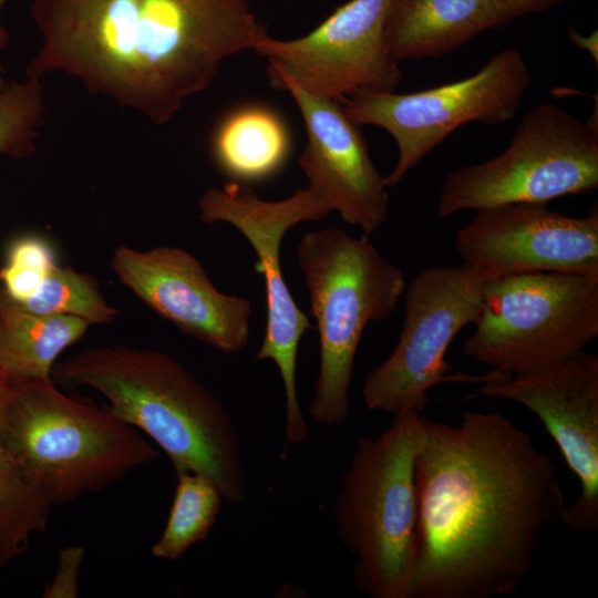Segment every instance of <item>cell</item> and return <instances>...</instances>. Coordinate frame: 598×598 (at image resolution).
Returning a JSON list of instances; mask_svg holds the SVG:
<instances>
[{"instance_id":"cell-1","label":"cell","mask_w":598,"mask_h":598,"mask_svg":"<svg viewBox=\"0 0 598 598\" xmlns=\"http://www.w3.org/2000/svg\"><path fill=\"white\" fill-rule=\"evenodd\" d=\"M415 486L409 598L514 592L566 506L551 457L499 412L452 425L421 415Z\"/></svg>"},{"instance_id":"cell-2","label":"cell","mask_w":598,"mask_h":598,"mask_svg":"<svg viewBox=\"0 0 598 598\" xmlns=\"http://www.w3.org/2000/svg\"><path fill=\"white\" fill-rule=\"evenodd\" d=\"M31 16L28 76L65 73L158 125L266 34L248 0H33Z\"/></svg>"},{"instance_id":"cell-3","label":"cell","mask_w":598,"mask_h":598,"mask_svg":"<svg viewBox=\"0 0 598 598\" xmlns=\"http://www.w3.org/2000/svg\"><path fill=\"white\" fill-rule=\"evenodd\" d=\"M63 389L91 388L109 410L169 458L176 475L212 481L224 501L243 505L248 481L235 423L223 403L169 354L126 344L99 346L58 360Z\"/></svg>"},{"instance_id":"cell-4","label":"cell","mask_w":598,"mask_h":598,"mask_svg":"<svg viewBox=\"0 0 598 598\" xmlns=\"http://www.w3.org/2000/svg\"><path fill=\"white\" fill-rule=\"evenodd\" d=\"M0 439L52 506L121 481L156 458L136 429L52 378H9L0 394Z\"/></svg>"},{"instance_id":"cell-5","label":"cell","mask_w":598,"mask_h":598,"mask_svg":"<svg viewBox=\"0 0 598 598\" xmlns=\"http://www.w3.org/2000/svg\"><path fill=\"white\" fill-rule=\"evenodd\" d=\"M297 261L319 334V370L308 405L315 423L340 426L350 415V384L363 332L403 297V271L369 237L339 227L306 233Z\"/></svg>"},{"instance_id":"cell-6","label":"cell","mask_w":598,"mask_h":598,"mask_svg":"<svg viewBox=\"0 0 598 598\" xmlns=\"http://www.w3.org/2000/svg\"><path fill=\"white\" fill-rule=\"evenodd\" d=\"M421 415L396 414L382 433L357 442L333 504L338 536L355 558L354 581L372 598L410 595Z\"/></svg>"},{"instance_id":"cell-7","label":"cell","mask_w":598,"mask_h":598,"mask_svg":"<svg viewBox=\"0 0 598 598\" xmlns=\"http://www.w3.org/2000/svg\"><path fill=\"white\" fill-rule=\"evenodd\" d=\"M463 353L509 375L575 357L598 336V277L530 272L491 279Z\"/></svg>"},{"instance_id":"cell-8","label":"cell","mask_w":598,"mask_h":598,"mask_svg":"<svg viewBox=\"0 0 598 598\" xmlns=\"http://www.w3.org/2000/svg\"><path fill=\"white\" fill-rule=\"evenodd\" d=\"M598 187V128L553 103L519 121L498 155L451 172L437 204L440 217L508 204H542Z\"/></svg>"},{"instance_id":"cell-9","label":"cell","mask_w":598,"mask_h":598,"mask_svg":"<svg viewBox=\"0 0 598 598\" xmlns=\"http://www.w3.org/2000/svg\"><path fill=\"white\" fill-rule=\"evenodd\" d=\"M492 278L462 264L419 272L404 291V320L390 355L372 369L362 386L368 410L393 416L422 413L430 391L443 383L483 384L511 377L492 370L481 375L451 371L445 355L454 338L473 324Z\"/></svg>"},{"instance_id":"cell-10","label":"cell","mask_w":598,"mask_h":598,"mask_svg":"<svg viewBox=\"0 0 598 598\" xmlns=\"http://www.w3.org/2000/svg\"><path fill=\"white\" fill-rule=\"evenodd\" d=\"M198 208L203 221L226 223L236 228L257 256L255 270L265 279L267 311L256 360L276 364L285 395V444L299 445L308 439L309 426L297 392V357L311 322L286 283L280 250L286 234L296 225L321 220L330 212L308 187L271 202L259 198L249 185L230 181L206 190Z\"/></svg>"},{"instance_id":"cell-11","label":"cell","mask_w":598,"mask_h":598,"mask_svg":"<svg viewBox=\"0 0 598 598\" xmlns=\"http://www.w3.org/2000/svg\"><path fill=\"white\" fill-rule=\"evenodd\" d=\"M529 82L523 54L508 48L465 79L411 93L359 92L340 104L357 125H375L393 137L398 158L385 181L394 187L462 125L513 120Z\"/></svg>"},{"instance_id":"cell-12","label":"cell","mask_w":598,"mask_h":598,"mask_svg":"<svg viewBox=\"0 0 598 598\" xmlns=\"http://www.w3.org/2000/svg\"><path fill=\"white\" fill-rule=\"evenodd\" d=\"M390 2L350 0L306 35L278 40L266 33L252 51L267 60L277 90L291 83L338 103L359 92H394L402 71L385 43Z\"/></svg>"},{"instance_id":"cell-13","label":"cell","mask_w":598,"mask_h":598,"mask_svg":"<svg viewBox=\"0 0 598 598\" xmlns=\"http://www.w3.org/2000/svg\"><path fill=\"white\" fill-rule=\"evenodd\" d=\"M478 392L518 403L543 422L580 493L566 505L560 522L574 534L598 529V355L581 353L564 361L486 382Z\"/></svg>"},{"instance_id":"cell-14","label":"cell","mask_w":598,"mask_h":598,"mask_svg":"<svg viewBox=\"0 0 598 598\" xmlns=\"http://www.w3.org/2000/svg\"><path fill=\"white\" fill-rule=\"evenodd\" d=\"M463 264L496 279L530 272L598 277V212L573 217L542 204H508L476 210L458 229Z\"/></svg>"},{"instance_id":"cell-15","label":"cell","mask_w":598,"mask_h":598,"mask_svg":"<svg viewBox=\"0 0 598 598\" xmlns=\"http://www.w3.org/2000/svg\"><path fill=\"white\" fill-rule=\"evenodd\" d=\"M120 281L183 334L229 355L250 337L251 303L217 289L202 262L175 246L138 250L120 245L111 258Z\"/></svg>"},{"instance_id":"cell-16","label":"cell","mask_w":598,"mask_h":598,"mask_svg":"<svg viewBox=\"0 0 598 598\" xmlns=\"http://www.w3.org/2000/svg\"><path fill=\"white\" fill-rule=\"evenodd\" d=\"M280 91L295 100L307 135L299 165L307 186L341 219L369 237L385 221L389 194L385 176L373 164L360 126L340 103L313 96L291 83Z\"/></svg>"},{"instance_id":"cell-17","label":"cell","mask_w":598,"mask_h":598,"mask_svg":"<svg viewBox=\"0 0 598 598\" xmlns=\"http://www.w3.org/2000/svg\"><path fill=\"white\" fill-rule=\"evenodd\" d=\"M518 17L502 0H391L385 43L399 63L437 59Z\"/></svg>"},{"instance_id":"cell-18","label":"cell","mask_w":598,"mask_h":598,"mask_svg":"<svg viewBox=\"0 0 598 598\" xmlns=\"http://www.w3.org/2000/svg\"><path fill=\"white\" fill-rule=\"evenodd\" d=\"M210 155L230 182L245 185L279 174L291 155V135L282 116L270 106L247 102L217 121L210 135Z\"/></svg>"},{"instance_id":"cell-19","label":"cell","mask_w":598,"mask_h":598,"mask_svg":"<svg viewBox=\"0 0 598 598\" xmlns=\"http://www.w3.org/2000/svg\"><path fill=\"white\" fill-rule=\"evenodd\" d=\"M90 326L78 317L28 312L0 286V371L9 378H52L59 357Z\"/></svg>"},{"instance_id":"cell-20","label":"cell","mask_w":598,"mask_h":598,"mask_svg":"<svg viewBox=\"0 0 598 598\" xmlns=\"http://www.w3.org/2000/svg\"><path fill=\"white\" fill-rule=\"evenodd\" d=\"M4 378L0 371V394ZM52 507L0 439V568L20 557L32 536L48 528Z\"/></svg>"},{"instance_id":"cell-21","label":"cell","mask_w":598,"mask_h":598,"mask_svg":"<svg viewBox=\"0 0 598 598\" xmlns=\"http://www.w3.org/2000/svg\"><path fill=\"white\" fill-rule=\"evenodd\" d=\"M224 498L203 475L177 474V484L165 527L151 551L154 557L175 561L203 542L214 527Z\"/></svg>"},{"instance_id":"cell-22","label":"cell","mask_w":598,"mask_h":598,"mask_svg":"<svg viewBox=\"0 0 598 598\" xmlns=\"http://www.w3.org/2000/svg\"><path fill=\"white\" fill-rule=\"evenodd\" d=\"M12 302L31 313L78 317L90 324H110L117 316L92 275L61 265L51 270L29 298Z\"/></svg>"},{"instance_id":"cell-23","label":"cell","mask_w":598,"mask_h":598,"mask_svg":"<svg viewBox=\"0 0 598 598\" xmlns=\"http://www.w3.org/2000/svg\"><path fill=\"white\" fill-rule=\"evenodd\" d=\"M43 92L39 78L11 80L0 87V155L31 156L43 123Z\"/></svg>"},{"instance_id":"cell-24","label":"cell","mask_w":598,"mask_h":598,"mask_svg":"<svg viewBox=\"0 0 598 598\" xmlns=\"http://www.w3.org/2000/svg\"><path fill=\"white\" fill-rule=\"evenodd\" d=\"M59 265L48 238L34 233L20 234L4 248L0 286L14 302L29 298Z\"/></svg>"},{"instance_id":"cell-25","label":"cell","mask_w":598,"mask_h":598,"mask_svg":"<svg viewBox=\"0 0 598 598\" xmlns=\"http://www.w3.org/2000/svg\"><path fill=\"white\" fill-rule=\"evenodd\" d=\"M84 559V549L78 546L62 548L59 565L44 597H76L79 589V571Z\"/></svg>"},{"instance_id":"cell-26","label":"cell","mask_w":598,"mask_h":598,"mask_svg":"<svg viewBox=\"0 0 598 598\" xmlns=\"http://www.w3.org/2000/svg\"><path fill=\"white\" fill-rule=\"evenodd\" d=\"M519 17L523 14L542 13L568 0H502Z\"/></svg>"},{"instance_id":"cell-27","label":"cell","mask_w":598,"mask_h":598,"mask_svg":"<svg viewBox=\"0 0 598 598\" xmlns=\"http://www.w3.org/2000/svg\"><path fill=\"white\" fill-rule=\"evenodd\" d=\"M569 42L576 48L586 50L590 56L598 64V32L594 30L589 35H584L575 29H570L567 32Z\"/></svg>"},{"instance_id":"cell-28","label":"cell","mask_w":598,"mask_h":598,"mask_svg":"<svg viewBox=\"0 0 598 598\" xmlns=\"http://www.w3.org/2000/svg\"><path fill=\"white\" fill-rule=\"evenodd\" d=\"M6 1L7 0H0V12H1V9L4 6ZM9 41H10L9 33L7 32V30L2 27V24L0 22V49L7 48L8 44H9ZM3 74H4V70H3L2 64L0 62V87L6 83Z\"/></svg>"}]
</instances>
